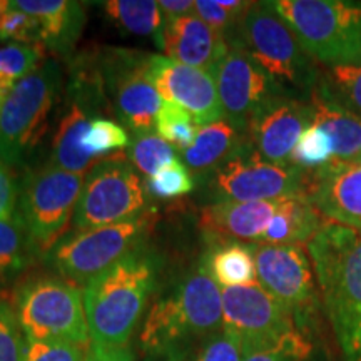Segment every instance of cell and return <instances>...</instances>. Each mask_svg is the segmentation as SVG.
<instances>
[{
    "label": "cell",
    "instance_id": "cell-1",
    "mask_svg": "<svg viewBox=\"0 0 361 361\" xmlns=\"http://www.w3.org/2000/svg\"><path fill=\"white\" fill-rule=\"evenodd\" d=\"M223 329V291L201 258L152 303L142 324L141 348L154 361H186L196 343Z\"/></svg>",
    "mask_w": 361,
    "mask_h": 361
},
{
    "label": "cell",
    "instance_id": "cell-2",
    "mask_svg": "<svg viewBox=\"0 0 361 361\" xmlns=\"http://www.w3.org/2000/svg\"><path fill=\"white\" fill-rule=\"evenodd\" d=\"M345 361H361V233L326 221L306 245Z\"/></svg>",
    "mask_w": 361,
    "mask_h": 361
},
{
    "label": "cell",
    "instance_id": "cell-3",
    "mask_svg": "<svg viewBox=\"0 0 361 361\" xmlns=\"http://www.w3.org/2000/svg\"><path fill=\"white\" fill-rule=\"evenodd\" d=\"M157 261L142 247L84 284V310L90 343L123 348L156 288Z\"/></svg>",
    "mask_w": 361,
    "mask_h": 361
},
{
    "label": "cell",
    "instance_id": "cell-4",
    "mask_svg": "<svg viewBox=\"0 0 361 361\" xmlns=\"http://www.w3.org/2000/svg\"><path fill=\"white\" fill-rule=\"evenodd\" d=\"M229 45L241 49L288 92L310 97L318 84L319 66L305 52L273 2H251Z\"/></svg>",
    "mask_w": 361,
    "mask_h": 361
},
{
    "label": "cell",
    "instance_id": "cell-5",
    "mask_svg": "<svg viewBox=\"0 0 361 361\" xmlns=\"http://www.w3.org/2000/svg\"><path fill=\"white\" fill-rule=\"evenodd\" d=\"M273 6L318 66L361 62V2L274 0Z\"/></svg>",
    "mask_w": 361,
    "mask_h": 361
},
{
    "label": "cell",
    "instance_id": "cell-6",
    "mask_svg": "<svg viewBox=\"0 0 361 361\" xmlns=\"http://www.w3.org/2000/svg\"><path fill=\"white\" fill-rule=\"evenodd\" d=\"M61 85V64L44 61L7 92L0 111V162L7 168L20 164L42 139Z\"/></svg>",
    "mask_w": 361,
    "mask_h": 361
},
{
    "label": "cell",
    "instance_id": "cell-7",
    "mask_svg": "<svg viewBox=\"0 0 361 361\" xmlns=\"http://www.w3.org/2000/svg\"><path fill=\"white\" fill-rule=\"evenodd\" d=\"M13 314L29 341L90 343L82 291L62 276L27 279L16 293Z\"/></svg>",
    "mask_w": 361,
    "mask_h": 361
},
{
    "label": "cell",
    "instance_id": "cell-8",
    "mask_svg": "<svg viewBox=\"0 0 361 361\" xmlns=\"http://www.w3.org/2000/svg\"><path fill=\"white\" fill-rule=\"evenodd\" d=\"M223 324L236 335L246 355L290 348L308 343V333L296 318L256 281L223 290Z\"/></svg>",
    "mask_w": 361,
    "mask_h": 361
},
{
    "label": "cell",
    "instance_id": "cell-9",
    "mask_svg": "<svg viewBox=\"0 0 361 361\" xmlns=\"http://www.w3.org/2000/svg\"><path fill=\"white\" fill-rule=\"evenodd\" d=\"M146 184L124 157L111 156L89 169L84 179L72 228L75 231L128 223L144 216Z\"/></svg>",
    "mask_w": 361,
    "mask_h": 361
},
{
    "label": "cell",
    "instance_id": "cell-10",
    "mask_svg": "<svg viewBox=\"0 0 361 361\" xmlns=\"http://www.w3.org/2000/svg\"><path fill=\"white\" fill-rule=\"evenodd\" d=\"M310 173L293 162L266 161L247 141L236 154L211 173L209 189L219 201H271L288 196H305Z\"/></svg>",
    "mask_w": 361,
    "mask_h": 361
},
{
    "label": "cell",
    "instance_id": "cell-11",
    "mask_svg": "<svg viewBox=\"0 0 361 361\" xmlns=\"http://www.w3.org/2000/svg\"><path fill=\"white\" fill-rule=\"evenodd\" d=\"M146 216L128 223L67 234L49 251V261L62 278L85 284L139 250L147 233Z\"/></svg>",
    "mask_w": 361,
    "mask_h": 361
},
{
    "label": "cell",
    "instance_id": "cell-12",
    "mask_svg": "<svg viewBox=\"0 0 361 361\" xmlns=\"http://www.w3.org/2000/svg\"><path fill=\"white\" fill-rule=\"evenodd\" d=\"M84 173L45 166L25 179L20 214L37 251H51L72 223L84 186Z\"/></svg>",
    "mask_w": 361,
    "mask_h": 361
},
{
    "label": "cell",
    "instance_id": "cell-13",
    "mask_svg": "<svg viewBox=\"0 0 361 361\" xmlns=\"http://www.w3.org/2000/svg\"><path fill=\"white\" fill-rule=\"evenodd\" d=\"M151 54L111 51L101 59L97 75L111 97L121 124L133 134L152 133L164 99L147 75Z\"/></svg>",
    "mask_w": 361,
    "mask_h": 361
},
{
    "label": "cell",
    "instance_id": "cell-14",
    "mask_svg": "<svg viewBox=\"0 0 361 361\" xmlns=\"http://www.w3.org/2000/svg\"><path fill=\"white\" fill-rule=\"evenodd\" d=\"M258 283L296 318L303 331L318 310L319 293L310 255L301 246L255 243ZM308 333V331H306Z\"/></svg>",
    "mask_w": 361,
    "mask_h": 361
},
{
    "label": "cell",
    "instance_id": "cell-15",
    "mask_svg": "<svg viewBox=\"0 0 361 361\" xmlns=\"http://www.w3.org/2000/svg\"><path fill=\"white\" fill-rule=\"evenodd\" d=\"M224 119L246 133L247 124L266 104L288 92L241 49H229L228 56L213 69Z\"/></svg>",
    "mask_w": 361,
    "mask_h": 361
},
{
    "label": "cell",
    "instance_id": "cell-16",
    "mask_svg": "<svg viewBox=\"0 0 361 361\" xmlns=\"http://www.w3.org/2000/svg\"><path fill=\"white\" fill-rule=\"evenodd\" d=\"M147 75L164 101L184 109L196 126H206L224 119L218 87L211 71L180 64L156 54L149 56Z\"/></svg>",
    "mask_w": 361,
    "mask_h": 361
},
{
    "label": "cell",
    "instance_id": "cell-17",
    "mask_svg": "<svg viewBox=\"0 0 361 361\" xmlns=\"http://www.w3.org/2000/svg\"><path fill=\"white\" fill-rule=\"evenodd\" d=\"M314 121L310 97L284 92L266 104L250 121L246 135L251 146L266 161L286 164L306 129Z\"/></svg>",
    "mask_w": 361,
    "mask_h": 361
},
{
    "label": "cell",
    "instance_id": "cell-18",
    "mask_svg": "<svg viewBox=\"0 0 361 361\" xmlns=\"http://www.w3.org/2000/svg\"><path fill=\"white\" fill-rule=\"evenodd\" d=\"M305 197L323 219L361 233V162L331 161L310 173Z\"/></svg>",
    "mask_w": 361,
    "mask_h": 361
},
{
    "label": "cell",
    "instance_id": "cell-19",
    "mask_svg": "<svg viewBox=\"0 0 361 361\" xmlns=\"http://www.w3.org/2000/svg\"><path fill=\"white\" fill-rule=\"evenodd\" d=\"M156 42L164 52L162 56L211 72L231 49L228 39L202 22L196 13L166 20Z\"/></svg>",
    "mask_w": 361,
    "mask_h": 361
},
{
    "label": "cell",
    "instance_id": "cell-20",
    "mask_svg": "<svg viewBox=\"0 0 361 361\" xmlns=\"http://www.w3.org/2000/svg\"><path fill=\"white\" fill-rule=\"evenodd\" d=\"M283 197L271 201H219L206 206L200 214V226L214 241H256L278 213Z\"/></svg>",
    "mask_w": 361,
    "mask_h": 361
},
{
    "label": "cell",
    "instance_id": "cell-21",
    "mask_svg": "<svg viewBox=\"0 0 361 361\" xmlns=\"http://www.w3.org/2000/svg\"><path fill=\"white\" fill-rule=\"evenodd\" d=\"M13 7L32 16L40 25V44L66 56L74 49L85 24L84 7L71 0H17Z\"/></svg>",
    "mask_w": 361,
    "mask_h": 361
},
{
    "label": "cell",
    "instance_id": "cell-22",
    "mask_svg": "<svg viewBox=\"0 0 361 361\" xmlns=\"http://www.w3.org/2000/svg\"><path fill=\"white\" fill-rule=\"evenodd\" d=\"M247 141L246 133L234 128L229 121L221 119L218 123L200 126L192 146L180 154L184 166L194 174L209 176Z\"/></svg>",
    "mask_w": 361,
    "mask_h": 361
},
{
    "label": "cell",
    "instance_id": "cell-23",
    "mask_svg": "<svg viewBox=\"0 0 361 361\" xmlns=\"http://www.w3.org/2000/svg\"><path fill=\"white\" fill-rule=\"evenodd\" d=\"M310 101L314 107V121L326 130L333 144L335 161H356L361 154V119L326 96L322 89L311 90Z\"/></svg>",
    "mask_w": 361,
    "mask_h": 361
},
{
    "label": "cell",
    "instance_id": "cell-24",
    "mask_svg": "<svg viewBox=\"0 0 361 361\" xmlns=\"http://www.w3.org/2000/svg\"><path fill=\"white\" fill-rule=\"evenodd\" d=\"M326 223L323 216L305 196L283 197L278 213L261 238L263 245H308L316 233Z\"/></svg>",
    "mask_w": 361,
    "mask_h": 361
},
{
    "label": "cell",
    "instance_id": "cell-25",
    "mask_svg": "<svg viewBox=\"0 0 361 361\" xmlns=\"http://www.w3.org/2000/svg\"><path fill=\"white\" fill-rule=\"evenodd\" d=\"M202 258L219 286L236 288L258 281L255 247L250 243L214 241Z\"/></svg>",
    "mask_w": 361,
    "mask_h": 361
},
{
    "label": "cell",
    "instance_id": "cell-26",
    "mask_svg": "<svg viewBox=\"0 0 361 361\" xmlns=\"http://www.w3.org/2000/svg\"><path fill=\"white\" fill-rule=\"evenodd\" d=\"M32 238L20 211L0 218V278H11L30 264L35 256Z\"/></svg>",
    "mask_w": 361,
    "mask_h": 361
},
{
    "label": "cell",
    "instance_id": "cell-27",
    "mask_svg": "<svg viewBox=\"0 0 361 361\" xmlns=\"http://www.w3.org/2000/svg\"><path fill=\"white\" fill-rule=\"evenodd\" d=\"M104 11L126 32L141 37L157 40L164 27V16L154 0H111L104 4Z\"/></svg>",
    "mask_w": 361,
    "mask_h": 361
},
{
    "label": "cell",
    "instance_id": "cell-28",
    "mask_svg": "<svg viewBox=\"0 0 361 361\" xmlns=\"http://www.w3.org/2000/svg\"><path fill=\"white\" fill-rule=\"evenodd\" d=\"M318 87L361 119V62L322 67Z\"/></svg>",
    "mask_w": 361,
    "mask_h": 361
},
{
    "label": "cell",
    "instance_id": "cell-29",
    "mask_svg": "<svg viewBox=\"0 0 361 361\" xmlns=\"http://www.w3.org/2000/svg\"><path fill=\"white\" fill-rule=\"evenodd\" d=\"M174 146L156 133L133 134L128 146V159L135 169L141 171L147 178H152L159 171L178 159Z\"/></svg>",
    "mask_w": 361,
    "mask_h": 361
},
{
    "label": "cell",
    "instance_id": "cell-30",
    "mask_svg": "<svg viewBox=\"0 0 361 361\" xmlns=\"http://www.w3.org/2000/svg\"><path fill=\"white\" fill-rule=\"evenodd\" d=\"M44 45L11 42L0 47V90L13 85L44 62Z\"/></svg>",
    "mask_w": 361,
    "mask_h": 361
},
{
    "label": "cell",
    "instance_id": "cell-31",
    "mask_svg": "<svg viewBox=\"0 0 361 361\" xmlns=\"http://www.w3.org/2000/svg\"><path fill=\"white\" fill-rule=\"evenodd\" d=\"M331 161H335L331 139L322 126L313 123L298 141L291 162L306 173H314Z\"/></svg>",
    "mask_w": 361,
    "mask_h": 361
},
{
    "label": "cell",
    "instance_id": "cell-32",
    "mask_svg": "<svg viewBox=\"0 0 361 361\" xmlns=\"http://www.w3.org/2000/svg\"><path fill=\"white\" fill-rule=\"evenodd\" d=\"M129 142V134L124 126L104 117L92 119L84 135L85 152L97 161L107 159L114 151L128 147Z\"/></svg>",
    "mask_w": 361,
    "mask_h": 361
},
{
    "label": "cell",
    "instance_id": "cell-33",
    "mask_svg": "<svg viewBox=\"0 0 361 361\" xmlns=\"http://www.w3.org/2000/svg\"><path fill=\"white\" fill-rule=\"evenodd\" d=\"M157 134L180 152L192 146L197 135V126L186 111L176 104L164 101L156 119Z\"/></svg>",
    "mask_w": 361,
    "mask_h": 361
},
{
    "label": "cell",
    "instance_id": "cell-34",
    "mask_svg": "<svg viewBox=\"0 0 361 361\" xmlns=\"http://www.w3.org/2000/svg\"><path fill=\"white\" fill-rule=\"evenodd\" d=\"M147 194L161 200H171L189 194L194 189V180L180 159H174L146 183Z\"/></svg>",
    "mask_w": 361,
    "mask_h": 361
},
{
    "label": "cell",
    "instance_id": "cell-35",
    "mask_svg": "<svg viewBox=\"0 0 361 361\" xmlns=\"http://www.w3.org/2000/svg\"><path fill=\"white\" fill-rule=\"evenodd\" d=\"M89 350L90 343L25 340L22 361H84Z\"/></svg>",
    "mask_w": 361,
    "mask_h": 361
},
{
    "label": "cell",
    "instance_id": "cell-36",
    "mask_svg": "<svg viewBox=\"0 0 361 361\" xmlns=\"http://www.w3.org/2000/svg\"><path fill=\"white\" fill-rule=\"evenodd\" d=\"M245 351L243 343L233 333L223 331L206 338L197 345V348L189 355L186 361H243Z\"/></svg>",
    "mask_w": 361,
    "mask_h": 361
},
{
    "label": "cell",
    "instance_id": "cell-37",
    "mask_svg": "<svg viewBox=\"0 0 361 361\" xmlns=\"http://www.w3.org/2000/svg\"><path fill=\"white\" fill-rule=\"evenodd\" d=\"M0 39H12L20 44H40V25L29 13L12 6L7 8L6 16L0 22Z\"/></svg>",
    "mask_w": 361,
    "mask_h": 361
},
{
    "label": "cell",
    "instance_id": "cell-38",
    "mask_svg": "<svg viewBox=\"0 0 361 361\" xmlns=\"http://www.w3.org/2000/svg\"><path fill=\"white\" fill-rule=\"evenodd\" d=\"M194 13L202 22H206L207 25L213 27L219 34H223L229 42L233 39L234 32H236L239 19H241L245 12L239 13L229 11V8H226L221 4V0H216V2H213V0H196L194 2Z\"/></svg>",
    "mask_w": 361,
    "mask_h": 361
},
{
    "label": "cell",
    "instance_id": "cell-39",
    "mask_svg": "<svg viewBox=\"0 0 361 361\" xmlns=\"http://www.w3.org/2000/svg\"><path fill=\"white\" fill-rule=\"evenodd\" d=\"M16 314L7 305L0 303V361H22L25 341Z\"/></svg>",
    "mask_w": 361,
    "mask_h": 361
},
{
    "label": "cell",
    "instance_id": "cell-40",
    "mask_svg": "<svg viewBox=\"0 0 361 361\" xmlns=\"http://www.w3.org/2000/svg\"><path fill=\"white\" fill-rule=\"evenodd\" d=\"M313 355V343H303V345L290 346V348L264 350L256 353L246 355L243 361H308Z\"/></svg>",
    "mask_w": 361,
    "mask_h": 361
},
{
    "label": "cell",
    "instance_id": "cell-41",
    "mask_svg": "<svg viewBox=\"0 0 361 361\" xmlns=\"http://www.w3.org/2000/svg\"><path fill=\"white\" fill-rule=\"evenodd\" d=\"M17 194H19V188H17L16 179L12 178L7 166L0 162V218L11 216L16 211Z\"/></svg>",
    "mask_w": 361,
    "mask_h": 361
},
{
    "label": "cell",
    "instance_id": "cell-42",
    "mask_svg": "<svg viewBox=\"0 0 361 361\" xmlns=\"http://www.w3.org/2000/svg\"><path fill=\"white\" fill-rule=\"evenodd\" d=\"M84 361H134V356L128 346L123 348H102L90 343V350Z\"/></svg>",
    "mask_w": 361,
    "mask_h": 361
},
{
    "label": "cell",
    "instance_id": "cell-43",
    "mask_svg": "<svg viewBox=\"0 0 361 361\" xmlns=\"http://www.w3.org/2000/svg\"><path fill=\"white\" fill-rule=\"evenodd\" d=\"M159 7L162 16H164V22L194 13L192 0H161Z\"/></svg>",
    "mask_w": 361,
    "mask_h": 361
},
{
    "label": "cell",
    "instance_id": "cell-44",
    "mask_svg": "<svg viewBox=\"0 0 361 361\" xmlns=\"http://www.w3.org/2000/svg\"><path fill=\"white\" fill-rule=\"evenodd\" d=\"M11 7V2H6V0H0V22H2L4 16H6L7 8Z\"/></svg>",
    "mask_w": 361,
    "mask_h": 361
},
{
    "label": "cell",
    "instance_id": "cell-45",
    "mask_svg": "<svg viewBox=\"0 0 361 361\" xmlns=\"http://www.w3.org/2000/svg\"><path fill=\"white\" fill-rule=\"evenodd\" d=\"M7 92L6 90H0V111H2V104H4V99H6Z\"/></svg>",
    "mask_w": 361,
    "mask_h": 361
},
{
    "label": "cell",
    "instance_id": "cell-46",
    "mask_svg": "<svg viewBox=\"0 0 361 361\" xmlns=\"http://www.w3.org/2000/svg\"><path fill=\"white\" fill-rule=\"evenodd\" d=\"M356 161H358V162H361V154H360V157H358V159H356Z\"/></svg>",
    "mask_w": 361,
    "mask_h": 361
}]
</instances>
